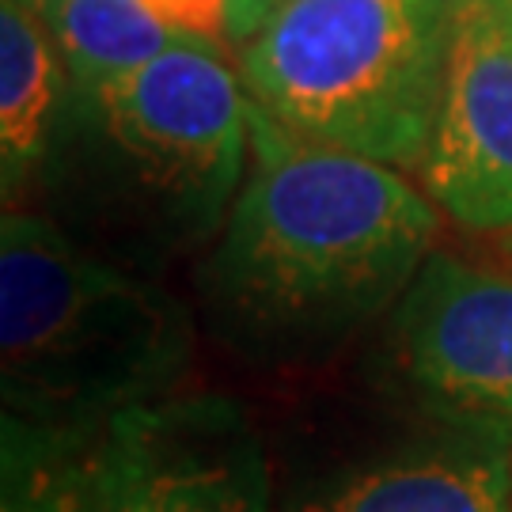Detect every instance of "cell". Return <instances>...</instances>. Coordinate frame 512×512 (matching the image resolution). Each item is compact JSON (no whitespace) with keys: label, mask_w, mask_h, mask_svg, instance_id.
<instances>
[{"label":"cell","mask_w":512,"mask_h":512,"mask_svg":"<svg viewBox=\"0 0 512 512\" xmlns=\"http://www.w3.org/2000/svg\"><path fill=\"white\" fill-rule=\"evenodd\" d=\"M433 236V202L391 164L251 107L247 179L198 274L209 327L251 361L315 357L403 300Z\"/></svg>","instance_id":"cell-1"},{"label":"cell","mask_w":512,"mask_h":512,"mask_svg":"<svg viewBox=\"0 0 512 512\" xmlns=\"http://www.w3.org/2000/svg\"><path fill=\"white\" fill-rule=\"evenodd\" d=\"M194 319L179 296L88 255L54 220H0L4 425L84 437L167 399L190 365Z\"/></svg>","instance_id":"cell-2"},{"label":"cell","mask_w":512,"mask_h":512,"mask_svg":"<svg viewBox=\"0 0 512 512\" xmlns=\"http://www.w3.org/2000/svg\"><path fill=\"white\" fill-rule=\"evenodd\" d=\"M459 0H277L239 50L243 92L311 145L421 167Z\"/></svg>","instance_id":"cell-3"},{"label":"cell","mask_w":512,"mask_h":512,"mask_svg":"<svg viewBox=\"0 0 512 512\" xmlns=\"http://www.w3.org/2000/svg\"><path fill=\"white\" fill-rule=\"evenodd\" d=\"M137 186L190 232L224 224L247 179L251 99L220 54L171 42L141 69L88 95Z\"/></svg>","instance_id":"cell-4"},{"label":"cell","mask_w":512,"mask_h":512,"mask_svg":"<svg viewBox=\"0 0 512 512\" xmlns=\"http://www.w3.org/2000/svg\"><path fill=\"white\" fill-rule=\"evenodd\" d=\"M61 440L76 512H270L266 444L224 395H167Z\"/></svg>","instance_id":"cell-5"},{"label":"cell","mask_w":512,"mask_h":512,"mask_svg":"<svg viewBox=\"0 0 512 512\" xmlns=\"http://www.w3.org/2000/svg\"><path fill=\"white\" fill-rule=\"evenodd\" d=\"M395 349L440 425L512 444V277L429 255L395 311Z\"/></svg>","instance_id":"cell-6"},{"label":"cell","mask_w":512,"mask_h":512,"mask_svg":"<svg viewBox=\"0 0 512 512\" xmlns=\"http://www.w3.org/2000/svg\"><path fill=\"white\" fill-rule=\"evenodd\" d=\"M425 194L467 232H512V23L490 0H459Z\"/></svg>","instance_id":"cell-7"},{"label":"cell","mask_w":512,"mask_h":512,"mask_svg":"<svg viewBox=\"0 0 512 512\" xmlns=\"http://www.w3.org/2000/svg\"><path fill=\"white\" fill-rule=\"evenodd\" d=\"M509 444L444 425L319 486L293 512H509Z\"/></svg>","instance_id":"cell-8"},{"label":"cell","mask_w":512,"mask_h":512,"mask_svg":"<svg viewBox=\"0 0 512 512\" xmlns=\"http://www.w3.org/2000/svg\"><path fill=\"white\" fill-rule=\"evenodd\" d=\"M65 61L31 0H0V167L4 194L46 156L65 95Z\"/></svg>","instance_id":"cell-9"},{"label":"cell","mask_w":512,"mask_h":512,"mask_svg":"<svg viewBox=\"0 0 512 512\" xmlns=\"http://www.w3.org/2000/svg\"><path fill=\"white\" fill-rule=\"evenodd\" d=\"M54 35L69 80L84 95H95L110 80L141 69L183 42L148 12L141 0H31Z\"/></svg>","instance_id":"cell-10"},{"label":"cell","mask_w":512,"mask_h":512,"mask_svg":"<svg viewBox=\"0 0 512 512\" xmlns=\"http://www.w3.org/2000/svg\"><path fill=\"white\" fill-rule=\"evenodd\" d=\"M0 512H76L65 440L4 425V505Z\"/></svg>","instance_id":"cell-11"},{"label":"cell","mask_w":512,"mask_h":512,"mask_svg":"<svg viewBox=\"0 0 512 512\" xmlns=\"http://www.w3.org/2000/svg\"><path fill=\"white\" fill-rule=\"evenodd\" d=\"M141 4L183 42L205 46L213 54H224L236 42L232 0H141Z\"/></svg>","instance_id":"cell-12"},{"label":"cell","mask_w":512,"mask_h":512,"mask_svg":"<svg viewBox=\"0 0 512 512\" xmlns=\"http://www.w3.org/2000/svg\"><path fill=\"white\" fill-rule=\"evenodd\" d=\"M277 0H232V31H236V42H247V38L258 31V23L274 12Z\"/></svg>","instance_id":"cell-13"},{"label":"cell","mask_w":512,"mask_h":512,"mask_svg":"<svg viewBox=\"0 0 512 512\" xmlns=\"http://www.w3.org/2000/svg\"><path fill=\"white\" fill-rule=\"evenodd\" d=\"M490 4H494L497 12H501V16H505L512 23V0H490Z\"/></svg>","instance_id":"cell-14"}]
</instances>
